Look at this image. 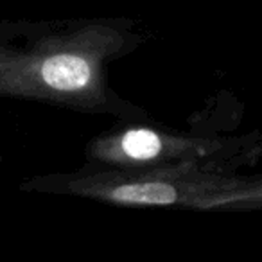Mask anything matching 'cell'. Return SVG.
Listing matches in <instances>:
<instances>
[{
	"label": "cell",
	"mask_w": 262,
	"mask_h": 262,
	"mask_svg": "<svg viewBox=\"0 0 262 262\" xmlns=\"http://www.w3.org/2000/svg\"><path fill=\"white\" fill-rule=\"evenodd\" d=\"M41 81L56 92H81L92 83L94 69L90 61L77 54H56L43 61Z\"/></svg>",
	"instance_id": "1"
},
{
	"label": "cell",
	"mask_w": 262,
	"mask_h": 262,
	"mask_svg": "<svg viewBox=\"0 0 262 262\" xmlns=\"http://www.w3.org/2000/svg\"><path fill=\"white\" fill-rule=\"evenodd\" d=\"M110 198L122 203L142 205H171L178 200L176 189L167 183H131L120 185L108 192Z\"/></svg>",
	"instance_id": "2"
},
{
	"label": "cell",
	"mask_w": 262,
	"mask_h": 262,
	"mask_svg": "<svg viewBox=\"0 0 262 262\" xmlns=\"http://www.w3.org/2000/svg\"><path fill=\"white\" fill-rule=\"evenodd\" d=\"M120 151L131 160H153L162 153V139L151 129H131L120 139Z\"/></svg>",
	"instance_id": "3"
}]
</instances>
